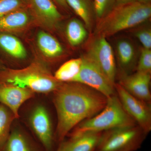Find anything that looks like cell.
I'll use <instances>...</instances> for the list:
<instances>
[{
    "label": "cell",
    "mask_w": 151,
    "mask_h": 151,
    "mask_svg": "<svg viewBox=\"0 0 151 151\" xmlns=\"http://www.w3.org/2000/svg\"><path fill=\"white\" fill-rule=\"evenodd\" d=\"M53 93L56 139L61 142L78 124L102 111L108 100L102 93L78 82H63Z\"/></svg>",
    "instance_id": "cell-1"
},
{
    "label": "cell",
    "mask_w": 151,
    "mask_h": 151,
    "mask_svg": "<svg viewBox=\"0 0 151 151\" xmlns=\"http://www.w3.org/2000/svg\"><path fill=\"white\" fill-rule=\"evenodd\" d=\"M0 82L10 83L33 92H54L63 82L57 80L46 65L35 60L21 69L5 68L0 70Z\"/></svg>",
    "instance_id": "cell-2"
},
{
    "label": "cell",
    "mask_w": 151,
    "mask_h": 151,
    "mask_svg": "<svg viewBox=\"0 0 151 151\" xmlns=\"http://www.w3.org/2000/svg\"><path fill=\"white\" fill-rule=\"evenodd\" d=\"M151 16V4L137 2L117 5L103 18L97 22L96 35L105 37L145 22Z\"/></svg>",
    "instance_id": "cell-3"
},
{
    "label": "cell",
    "mask_w": 151,
    "mask_h": 151,
    "mask_svg": "<svg viewBox=\"0 0 151 151\" xmlns=\"http://www.w3.org/2000/svg\"><path fill=\"white\" fill-rule=\"evenodd\" d=\"M135 125H137L136 122L125 111L116 94L108 97L105 108L100 113L77 125L72 130L70 137Z\"/></svg>",
    "instance_id": "cell-4"
},
{
    "label": "cell",
    "mask_w": 151,
    "mask_h": 151,
    "mask_svg": "<svg viewBox=\"0 0 151 151\" xmlns=\"http://www.w3.org/2000/svg\"><path fill=\"white\" fill-rule=\"evenodd\" d=\"M147 134L137 125L103 132L96 151H135L141 147Z\"/></svg>",
    "instance_id": "cell-5"
},
{
    "label": "cell",
    "mask_w": 151,
    "mask_h": 151,
    "mask_svg": "<svg viewBox=\"0 0 151 151\" xmlns=\"http://www.w3.org/2000/svg\"><path fill=\"white\" fill-rule=\"evenodd\" d=\"M92 40L84 56L93 62L115 85L117 70L112 46L103 36L96 35Z\"/></svg>",
    "instance_id": "cell-6"
},
{
    "label": "cell",
    "mask_w": 151,
    "mask_h": 151,
    "mask_svg": "<svg viewBox=\"0 0 151 151\" xmlns=\"http://www.w3.org/2000/svg\"><path fill=\"white\" fill-rule=\"evenodd\" d=\"M116 94L127 114L147 134L151 130V104L131 95L119 83L115 84Z\"/></svg>",
    "instance_id": "cell-7"
},
{
    "label": "cell",
    "mask_w": 151,
    "mask_h": 151,
    "mask_svg": "<svg viewBox=\"0 0 151 151\" xmlns=\"http://www.w3.org/2000/svg\"><path fill=\"white\" fill-rule=\"evenodd\" d=\"M81 58L82 64L78 75L72 82L89 86L107 97L116 94L115 85L111 83L103 72L86 56Z\"/></svg>",
    "instance_id": "cell-8"
},
{
    "label": "cell",
    "mask_w": 151,
    "mask_h": 151,
    "mask_svg": "<svg viewBox=\"0 0 151 151\" xmlns=\"http://www.w3.org/2000/svg\"><path fill=\"white\" fill-rule=\"evenodd\" d=\"M28 6L35 26L47 32L55 30L62 20V14L52 0H28Z\"/></svg>",
    "instance_id": "cell-9"
},
{
    "label": "cell",
    "mask_w": 151,
    "mask_h": 151,
    "mask_svg": "<svg viewBox=\"0 0 151 151\" xmlns=\"http://www.w3.org/2000/svg\"><path fill=\"white\" fill-rule=\"evenodd\" d=\"M32 128L44 147L47 151L52 149L53 134L50 117L46 108L41 105L34 109L29 119Z\"/></svg>",
    "instance_id": "cell-10"
},
{
    "label": "cell",
    "mask_w": 151,
    "mask_h": 151,
    "mask_svg": "<svg viewBox=\"0 0 151 151\" xmlns=\"http://www.w3.org/2000/svg\"><path fill=\"white\" fill-rule=\"evenodd\" d=\"M35 26L28 6L0 17V33L18 34Z\"/></svg>",
    "instance_id": "cell-11"
},
{
    "label": "cell",
    "mask_w": 151,
    "mask_h": 151,
    "mask_svg": "<svg viewBox=\"0 0 151 151\" xmlns=\"http://www.w3.org/2000/svg\"><path fill=\"white\" fill-rule=\"evenodd\" d=\"M35 93L29 89L10 84L0 82V103L8 108L15 119L19 117V110Z\"/></svg>",
    "instance_id": "cell-12"
},
{
    "label": "cell",
    "mask_w": 151,
    "mask_h": 151,
    "mask_svg": "<svg viewBox=\"0 0 151 151\" xmlns=\"http://www.w3.org/2000/svg\"><path fill=\"white\" fill-rule=\"evenodd\" d=\"M151 73L138 72L122 75L119 84L131 95L151 104Z\"/></svg>",
    "instance_id": "cell-13"
},
{
    "label": "cell",
    "mask_w": 151,
    "mask_h": 151,
    "mask_svg": "<svg viewBox=\"0 0 151 151\" xmlns=\"http://www.w3.org/2000/svg\"><path fill=\"white\" fill-rule=\"evenodd\" d=\"M36 44L40 53L47 60L57 59L64 52L63 47L57 39L45 30L37 33Z\"/></svg>",
    "instance_id": "cell-14"
},
{
    "label": "cell",
    "mask_w": 151,
    "mask_h": 151,
    "mask_svg": "<svg viewBox=\"0 0 151 151\" xmlns=\"http://www.w3.org/2000/svg\"><path fill=\"white\" fill-rule=\"evenodd\" d=\"M103 132H88L71 137L66 141V151H96Z\"/></svg>",
    "instance_id": "cell-15"
},
{
    "label": "cell",
    "mask_w": 151,
    "mask_h": 151,
    "mask_svg": "<svg viewBox=\"0 0 151 151\" xmlns=\"http://www.w3.org/2000/svg\"><path fill=\"white\" fill-rule=\"evenodd\" d=\"M116 52L122 75L129 74L134 64V47L130 41L121 40L116 44Z\"/></svg>",
    "instance_id": "cell-16"
},
{
    "label": "cell",
    "mask_w": 151,
    "mask_h": 151,
    "mask_svg": "<svg viewBox=\"0 0 151 151\" xmlns=\"http://www.w3.org/2000/svg\"><path fill=\"white\" fill-rule=\"evenodd\" d=\"M76 14L81 19L86 28L91 31L95 19L93 0H65Z\"/></svg>",
    "instance_id": "cell-17"
},
{
    "label": "cell",
    "mask_w": 151,
    "mask_h": 151,
    "mask_svg": "<svg viewBox=\"0 0 151 151\" xmlns=\"http://www.w3.org/2000/svg\"><path fill=\"white\" fill-rule=\"evenodd\" d=\"M0 50L18 59H23L27 56V52L20 40L14 35L0 33Z\"/></svg>",
    "instance_id": "cell-18"
},
{
    "label": "cell",
    "mask_w": 151,
    "mask_h": 151,
    "mask_svg": "<svg viewBox=\"0 0 151 151\" xmlns=\"http://www.w3.org/2000/svg\"><path fill=\"white\" fill-rule=\"evenodd\" d=\"M87 30L81 20L76 18L70 20L65 28V35L68 43L73 47L80 45L87 37Z\"/></svg>",
    "instance_id": "cell-19"
},
{
    "label": "cell",
    "mask_w": 151,
    "mask_h": 151,
    "mask_svg": "<svg viewBox=\"0 0 151 151\" xmlns=\"http://www.w3.org/2000/svg\"><path fill=\"white\" fill-rule=\"evenodd\" d=\"M82 64L81 58L68 60L56 70L54 77L61 82H72L78 75Z\"/></svg>",
    "instance_id": "cell-20"
},
{
    "label": "cell",
    "mask_w": 151,
    "mask_h": 151,
    "mask_svg": "<svg viewBox=\"0 0 151 151\" xmlns=\"http://www.w3.org/2000/svg\"><path fill=\"white\" fill-rule=\"evenodd\" d=\"M0 151H36L28 139L21 132L14 131Z\"/></svg>",
    "instance_id": "cell-21"
},
{
    "label": "cell",
    "mask_w": 151,
    "mask_h": 151,
    "mask_svg": "<svg viewBox=\"0 0 151 151\" xmlns=\"http://www.w3.org/2000/svg\"><path fill=\"white\" fill-rule=\"evenodd\" d=\"M15 119L13 114L8 108L0 103V150L8 139L11 125Z\"/></svg>",
    "instance_id": "cell-22"
},
{
    "label": "cell",
    "mask_w": 151,
    "mask_h": 151,
    "mask_svg": "<svg viewBox=\"0 0 151 151\" xmlns=\"http://www.w3.org/2000/svg\"><path fill=\"white\" fill-rule=\"evenodd\" d=\"M96 22L103 18L116 6L115 0H93Z\"/></svg>",
    "instance_id": "cell-23"
},
{
    "label": "cell",
    "mask_w": 151,
    "mask_h": 151,
    "mask_svg": "<svg viewBox=\"0 0 151 151\" xmlns=\"http://www.w3.org/2000/svg\"><path fill=\"white\" fill-rule=\"evenodd\" d=\"M28 6V0H0V17Z\"/></svg>",
    "instance_id": "cell-24"
},
{
    "label": "cell",
    "mask_w": 151,
    "mask_h": 151,
    "mask_svg": "<svg viewBox=\"0 0 151 151\" xmlns=\"http://www.w3.org/2000/svg\"><path fill=\"white\" fill-rule=\"evenodd\" d=\"M137 71L151 73V50L142 48L140 55L137 66Z\"/></svg>",
    "instance_id": "cell-25"
},
{
    "label": "cell",
    "mask_w": 151,
    "mask_h": 151,
    "mask_svg": "<svg viewBox=\"0 0 151 151\" xmlns=\"http://www.w3.org/2000/svg\"><path fill=\"white\" fill-rule=\"evenodd\" d=\"M135 35L142 45L143 48L151 49V30L150 28H144L139 30Z\"/></svg>",
    "instance_id": "cell-26"
},
{
    "label": "cell",
    "mask_w": 151,
    "mask_h": 151,
    "mask_svg": "<svg viewBox=\"0 0 151 151\" xmlns=\"http://www.w3.org/2000/svg\"><path fill=\"white\" fill-rule=\"evenodd\" d=\"M58 6L64 9L67 10L68 8V6L65 0H53Z\"/></svg>",
    "instance_id": "cell-27"
},
{
    "label": "cell",
    "mask_w": 151,
    "mask_h": 151,
    "mask_svg": "<svg viewBox=\"0 0 151 151\" xmlns=\"http://www.w3.org/2000/svg\"><path fill=\"white\" fill-rule=\"evenodd\" d=\"M66 146H67V142L63 141L60 143V145L56 151H66Z\"/></svg>",
    "instance_id": "cell-28"
},
{
    "label": "cell",
    "mask_w": 151,
    "mask_h": 151,
    "mask_svg": "<svg viewBox=\"0 0 151 151\" xmlns=\"http://www.w3.org/2000/svg\"><path fill=\"white\" fill-rule=\"evenodd\" d=\"M116 1V5H117L123 4L127 3L135 2V0H115Z\"/></svg>",
    "instance_id": "cell-29"
},
{
    "label": "cell",
    "mask_w": 151,
    "mask_h": 151,
    "mask_svg": "<svg viewBox=\"0 0 151 151\" xmlns=\"http://www.w3.org/2000/svg\"><path fill=\"white\" fill-rule=\"evenodd\" d=\"M135 1L141 4H151V0H135Z\"/></svg>",
    "instance_id": "cell-30"
},
{
    "label": "cell",
    "mask_w": 151,
    "mask_h": 151,
    "mask_svg": "<svg viewBox=\"0 0 151 151\" xmlns=\"http://www.w3.org/2000/svg\"><path fill=\"white\" fill-rule=\"evenodd\" d=\"M5 68L4 65V63H3L2 61L0 60V70H2V69H4Z\"/></svg>",
    "instance_id": "cell-31"
}]
</instances>
